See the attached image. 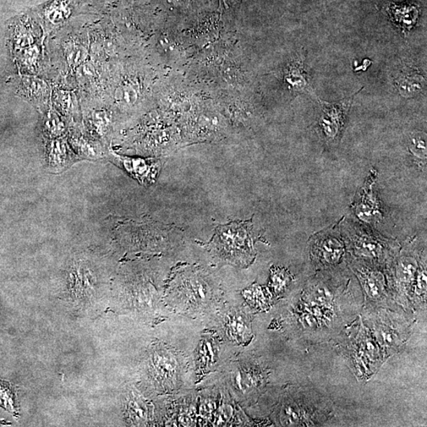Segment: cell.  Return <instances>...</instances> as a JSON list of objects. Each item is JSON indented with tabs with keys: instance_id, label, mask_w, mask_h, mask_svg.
I'll use <instances>...</instances> for the list:
<instances>
[{
	"instance_id": "1",
	"label": "cell",
	"mask_w": 427,
	"mask_h": 427,
	"mask_svg": "<svg viewBox=\"0 0 427 427\" xmlns=\"http://www.w3.org/2000/svg\"><path fill=\"white\" fill-rule=\"evenodd\" d=\"M256 239L252 220L233 222L216 229L211 246L221 259L238 265H247L255 257Z\"/></svg>"
},
{
	"instance_id": "2",
	"label": "cell",
	"mask_w": 427,
	"mask_h": 427,
	"mask_svg": "<svg viewBox=\"0 0 427 427\" xmlns=\"http://www.w3.org/2000/svg\"><path fill=\"white\" fill-rule=\"evenodd\" d=\"M342 231L350 249L362 258L382 261L395 247L392 240L357 222H347L342 227Z\"/></svg>"
},
{
	"instance_id": "3",
	"label": "cell",
	"mask_w": 427,
	"mask_h": 427,
	"mask_svg": "<svg viewBox=\"0 0 427 427\" xmlns=\"http://www.w3.org/2000/svg\"><path fill=\"white\" fill-rule=\"evenodd\" d=\"M359 92L339 102L319 101L320 113L316 120V130L328 144H336L341 140L350 106Z\"/></svg>"
},
{
	"instance_id": "4",
	"label": "cell",
	"mask_w": 427,
	"mask_h": 427,
	"mask_svg": "<svg viewBox=\"0 0 427 427\" xmlns=\"http://www.w3.org/2000/svg\"><path fill=\"white\" fill-rule=\"evenodd\" d=\"M345 246L338 224L316 234L312 238V256L317 264L332 266L339 264L344 254Z\"/></svg>"
},
{
	"instance_id": "5",
	"label": "cell",
	"mask_w": 427,
	"mask_h": 427,
	"mask_svg": "<svg viewBox=\"0 0 427 427\" xmlns=\"http://www.w3.org/2000/svg\"><path fill=\"white\" fill-rule=\"evenodd\" d=\"M377 176L375 169H372L352 205L356 217L369 225L379 223L383 218L381 202L374 191Z\"/></svg>"
},
{
	"instance_id": "6",
	"label": "cell",
	"mask_w": 427,
	"mask_h": 427,
	"mask_svg": "<svg viewBox=\"0 0 427 427\" xmlns=\"http://www.w3.org/2000/svg\"><path fill=\"white\" fill-rule=\"evenodd\" d=\"M114 160L129 172L131 177L144 184H151L155 182L160 163L152 160H142V158H133L129 157L113 155Z\"/></svg>"
},
{
	"instance_id": "7",
	"label": "cell",
	"mask_w": 427,
	"mask_h": 427,
	"mask_svg": "<svg viewBox=\"0 0 427 427\" xmlns=\"http://www.w3.org/2000/svg\"><path fill=\"white\" fill-rule=\"evenodd\" d=\"M387 12L392 23L407 34L417 23L419 9L412 4L397 5L391 3L387 7Z\"/></svg>"
},
{
	"instance_id": "8",
	"label": "cell",
	"mask_w": 427,
	"mask_h": 427,
	"mask_svg": "<svg viewBox=\"0 0 427 427\" xmlns=\"http://www.w3.org/2000/svg\"><path fill=\"white\" fill-rule=\"evenodd\" d=\"M396 85L404 97H412L423 91L424 79L412 69L405 68L401 75H398Z\"/></svg>"
},
{
	"instance_id": "9",
	"label": "cell",
	"mask_w": 427,
	"mask_h": 427,
	"mask_svg": "<svg viewBox=\"0 0 427 427\" xmlns=\"http://www.w3.org/2000/svg\"><path fill=\"white\" fill-rule=\"evenodd\" d=\"M357 273L366 294L372 298H380L385 288L384 278L381 274L368 268H357Z\"/></svg>"
},
{
	"instance_id": "10",
	"label": "cell",
	"mask_w": 427,
	"mask_h": 427,
	"mask_svg": "<svg viewBox=\"0 0 427 427\" xmlns=\"http://www.w3.org/2000/svg\"><path fill=\"white\" fill-rule=\"evenodd\" d=\"M49 166L55 171H61L71 162L68 146L61 140H53L48 147Z\"/></svg>"
},
{
	"instance_id": "11",
	"label": "cell",
	"mask_w": 427,
	"mask_h": 427,
	"mask_svg": "<svg viewBox=\"0 0 427 427\" xmlns=\"http://www.w3.org/2000/svg\"><path fill=\"white\" fill-rule=\"evenodd\" d=\"M226 327L229 336L238 343L247 341L251 336L249 322L242 315L229 316Z\"/></svg>"
},
{
	"instance_id": "12",
	"label": "cell",
	"mask_w": 427,
	"mask_h": 427,
	"mask_svg": "<svg viewBox=\"0 0 427 427\" xmlns=\"http://www.w3.org/2000/svg\"><path fill=\"white\" fill-rule=\"evenodd\" d=\"M304 61L303 56V58L297 59L289 69L287 79L296 91H304L309 86V81L304 70Z\"/></svg>"
},
{
	"instance_id": "13",
	"label": "cell",
	"mask_w": 427,
	"mask_h": 427,
	"mask_svg": "<svg viewBox=\"0 0 427 427\" xmlns=\"http://www.w3.org/2000/svg\"><path fill=\"white\" fill-rule=\"evenodd\" d=\"M158 359V371L162 379H167L168 382H172L176 379L178 371L177 360L171 353H162Z\"/></svg>"
},
{
	"instance_id": "14",
	"label": "cell",
	"mask_w": 427,
	"mask_h": 427,
	"mask_svg": "<svg viewBox=\"0 0 427 427\" xmlns=\"http://www.w3.org/2000/svg\"><path fill=\"white\" fill-rule=\"evenodd\" d=\"M417 271V263L412 257H402L401 260L399 261L397 267L399 281L404 284L412 283Z\"/></svg>"
},
{
	"instance_id": "15",
	"label": "cell",
	"mask_w": 427,
	"mask_h": 427,
	"mask_svg": "<svg viewBox=\"0 0 427 427\" xmlns=\"http://www.w3.org/2000/svg\"><path fill=\"white\" fill-rule=\"evenodd\" d=\"M138 89L133 84L124 83L117 87L114 93V98L119 103L131 105L138 98Z\"/></svg>"
},
{
	"instance_id": "16",
	"label": "cell",
	"mask_w": 427,
	"mask_h": 427,
	"mask_svg": "<svg viewBox=\"0 0 427 427\" xmlns=\"http://www.w3.org/2000/svg\"><path fill=\"white\" fill-rule=\"evenodd\" d=\"M409 149L415 162L421 167H426V144L425 140L421 138V137H414L410 140Z\"/></svg>"
},
{
	"instance_id": "17",
	"label": "cell",
	"mask_w": 427,
	"mask_h": 427,
	"mask_svg": "<svg viewBox=\"0 0 427 427\" xmlns=\"http://www.w3.org/2000/svg\"><path fill=\"white\" fill-rule=\"evenodd\" d=\"M66 57L71 65H78L84 61L86 57V48L80 44L70 43L66 47Z\"/></svg>"
},
{
	"instance_id": "18",
	"label": "cell",
	"mask_w": 427,
	"mask_h": 427,
	"mask_svg": "<svg viewBox=\"0 0 427 427\" xmlns=\"http://www.w3.org/2000/svg\"><path fill=\"white\" fill-rule=\"evenodd\" d=\"M291 281L292 276L289 272L278 267L272 271V287L276 292H283Z\"/></svg>"
},
{
	"instance_id": "19",
	"label": "cell",
	"mask_w": 427,
	"mask_h": 427,
	"mask_svg": "<svg viewBox=\"0 0 427 427\" xmlns=\"http://www.w3.org/2000/svg\"><path fill=\"white\" fill-rule=\"evenodd\" d=\"M46 128L49 134L58 136L64 133V124L56 113L50 112L47 115Z\"/></svg>"
},
{
	"instance_id": "20",
	"label": "cell",
	"mask_w": 427,
	"mask_h": 427,
	"mask_svg": "<svg viewBox=\"0 0 427 427\" xmlns=\"http://www.w3.org/2000/svg\"><path fill=\"white\" fill-rule=\"evenodd\" d=\"M90 122L91 127L97 134H103L107 128L108 120L105 112L97 111L91 114Z\"/></svg>"
},
{
	"instance_id": "21",
	"label": "cell",
	"mask_w": 427,
	"mask_h": 427,
	"mask_svg": "<svg viewBox=\"0 0 427 427\" xmlns=\"http://www.w3.org/2000/svg\"><path fill=\"white\" fill-rule=\"evenodd\" d=\"M26 90L28 91L30 96L40 97L45 95L46 91V85L44 84L43 82L37 79H31L27 80Z\"/></svg>"
},
{
	"instance_id": "22",
	"label": "cell",
	"mask_w": 427,
	"mask_h": 427,
	"mask_svg": "<svg viewBox=\"0 0 427 427\" xmlns=\"http://www.w3.org/2000/svg\"><path fill=\"white\" fill-rule=\"evenodd\" d=\"M200 362L202 366H208L213 363V353L211 345L209 343L202 344L200 349Z\"/></svg>"
},
{
	"instance_id": "23",
	"label": "cell",
	"mask_w": 427,
	"mask_h": 427,
	"mask_svg": "<svg viewBox=\"0 0 427 427\" xmlns=\"http://www.w3.org/2000/svg\"><path fill=\"white\" fill-rule=\"evenodd\" d=\"M75 144L81 154H83L85 156H90L91 158L97 156L95 149L90 144V142L85 140H78L75 141Z\"/></svg>"
}]
</instances>
